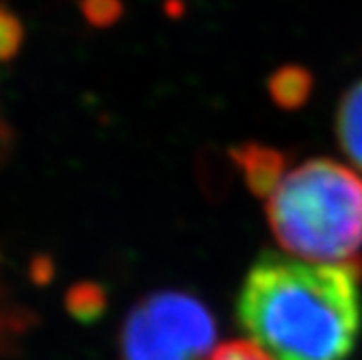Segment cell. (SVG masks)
Returning <instances> with one entry per match:
<instances>
[{
  "label": "cell",
  "mask_w": 362,
  "mask_h": 360,
  "mask_svg": "<svg viewBox=\"0 0 362 360\" xmlns=\"http://www.w3.org/2000/svg\"><path fill=\"white\" fill-rule=\"evenodd\" d=\"M81 11L93 28H109L122 18L124 5L122 0H81Z\"/></svg>",
  "instance_id": "9"
},
{
  "label": "cell",
  "mask_w": 362,
  "mask_h": 360,
  "mask_svg": "<svg viewBox=\"0 0 362 360\" xmlns=\"http://www.w3.org/2000/svg\"><path fill=\"white\" fill-rule=\"evenodd\" d=\"M233 158L239 166L250 191L260 195V198H267L274 185L288 168L286 156L282 152L260 144H245L235 148Z\"/></svg>",
  "instance_id": "4"
},
{
  "label": "cell",
  "mask_w": 362,
  "mask_h": 360,
  "mask_svg": "<svg viewBox=\"0 0 362 360\" xmlns=\"http://www.w3.org/2000/svg\"><path fill=\"white\" fill-rule=\"evenodd\" d=\"M334 133L345 156L362 172V81L343 93L334 115Z\"/></svg>",
  "instance_id": "5"
},
{
  "label": "cell",
  "mask_w": 362,
  "mask_h": 360,
  "mask_svg": "<svg viewBox=\"0 0 362 360\" xmlns=\"http://www.w3.org/2000/svg\"><path fill=\"white\" fill-rule=\"evenodd\" d=\"M33 276H37L40 280H48L50 278V258H35Z\"/></svg>",
  "instance_id": "12"
},
{
  "label": "cell",
  "mask_w": 362,
  "mask_h": 360,
  "mask_svg": "<svg viewBox=\"0 0 362 360\" xmlns=\"http://www.w3.org/2000/svg\"><path fill=\"white\" fill-rule=\"evenodd\" d=\"M265 215L288 256L351 263L362 250V176L332 158L286 168L267 195Z\"/></svg>",
  "instance_id": "2"
},
{
  "label": "cell",
  "mask_w": 362,
  "mask_h": 360,
  "mask_svg": "<svg viewBox=\"0 0 362 360\" xmlns=\"http://www.w3.org/2000/svg\"><path fill=\"white\" fill-rule=\"evenodd\" d=\"M209 360H272V358L252 341H230L215 347Z\"/></svg>",
  "instance_id": "10"
},
{
  "label": "cell",
  "mask_w": 362,
  "mask_h": 360,
  "mask_svg": "<svg viewBox=\"0 0 362 360\" xmlns=\"http://www.w3.org/2000/svg\"><path fill=\"white\" fill-rule=\"evenodd\" d=\"M11 150H13V130L3 117H0V168L7 163Z\"/></svg>",
  "instance_id": "11"
},
{
  "label": "cell",
  "mask_w": 362,
  "mask_h": 360,
  "mask_svg": "<svg viewBox=\"0 0 362 360\" xmlns=\"http://www.w3.org/2000/svg\"><path fill=\"white\" fill-rule=\"evenodd\" d=\"M362 258L310 263L262 254L243 278L237 319L272 360H347L362 325Z\"/></svg>",
  "instance_id": "1"
},
{
  "label": "cell",
  "mask_w": 362,
  "mask_h": 360,
  "mask_svg": "<svg viewBox=\"0 0 362 360\" xmlns=\"http://www.w3.org/2000/svg\"><path fill=\"white\" fill-rule=\"evenodd\" d=\"M65 306L78 321H93L107 308V291L98 282H78L65 296Z\"/></svg>",
  "instance_id": "6"
},
{
  "label": "cell",
  "mask_w": 362,
  "mask_h": 360,
  "mask_svg": "<svg viewBox=\"0 0 362 360\" xmlns=\"http://www.w3.org/2000/svg\"><path fill=\"white\" fill-rule=\"evenodd\" d=\"M217 323L202 300L182 291H156L126 315L119 332L122 360H209Z\"/></svg>",
  "instance_id": "3"
},
{
  "label": "cell",
  "mask_w": 362,
  "mask_h": 360,
  "mask_svg": "<svg viewBox=\"0 0 362 360\" xmlns=\"http://www.w3.org/2000/svg\"><path fill=\"white\" fill-rule=\"evenodd\" d=\"M269 89H272L274 100L280 107H286V109L298 107L308 98L310 76L304 70L286 68V70H280L278 74H274V79L269 83Z\"/></svg>",
  "instance_id": "7"
},
{
  "label": "cell",
  "mask_w": 362,
  "mask_h": 360,
  "mask_svg": "<svg viewBox=\"0 0 362 360\" xmlns=\"http://www.w3.org/2000/svg\"><path fill=\"white\" fill-rule=\"evenodd\" d=\"M24 42V26L20 18L7 9L5 5H0V63L11 61Z\"/></svg>",
  "instance_id": "8"
}]
</instances>
